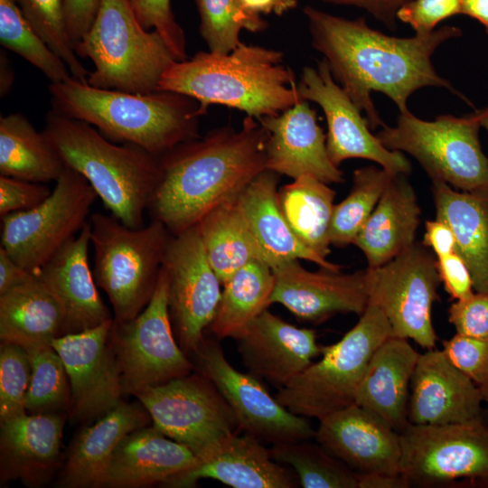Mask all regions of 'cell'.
Listing matches in <instances>:
<instances>
[{
	"mask_svg": "<svg viewBox=\"0 0 488 488\" xmlns=\"http://www.w3.org/2000/svg\"><path fill=\"white\" fill-rule=\"evenodd\" d=\"M399 474L409 487L488 488V423H408L400 432Z\"/></svg>",
	"mask_w": 488,
	"mask_h": 488,
	"instance_id": "obj_10",
	"label": "cell"
},
{
	"mask_svg": "<svg viewBox=\"0 0 488 488\" xmlns=\"http://www.w3.org/2000/svg\"><path fill=\"white\" fill-rule=\"evenodd\" d=\"M461 14L478 21L488 34V0H462Z\"/></svg>",
	"mask_w": 488,
	"mask_h": 488,
	"instance_id": "obj_57",
	"label": "cell"
},
{
	"mask_svg": "<svg viewBox=\"0 0 488 488\" xmlns=\"http://www.w3.org/2000/svg\"><path fill=\"white\" fill-rule=\"evenodd\" d=\"M130 3L141 24L158 32L177 61L186 60L185 34L174 18L171 0H130Z\"/></svg>",
	"mask_w": 488,
	"mask_h": 488,
	"instance_id": "obj_46",
	"label": "cell"
},
{
	"mask_svg": "<svg viewBox=\"0 0 488 488\" xmlns=\"http://www.w3.org/2000/svg\"><path fill=\"white\" fill-rule=\"evenodd\" d=\"M201 23L200 33L216 53H228L241 42L242 29L252 33L263 31L267 23L260 15L249 13L240 0H196Z\"/></svg>",
	"mask_w": 488,
	"mask_h": 488,
	"instance_id": "obj_42",
	"label": "cell"
},
{
	"mask_svg": "<svg viewBox=\"0 0 488 488\" xmlns=\"http://www.w3.org/2000/svg\"><path fill=\"white\" fill-rule=\"evenodd\" d=\"M153 426L189 447L202 459L240 429L232 410L215 386L192 372L135 395Z\"/></svg>",
	"mask_w": 488,
	"mask_h": 488,
	"instance_id": "obj_14",
	"label": "cell"
},
{
	"mask_svg": "<svg viewBox=\"0 0 488 488\" xmlns=\"http://www.w3.org/2000/svg\"><path fill=\"white\" fill-rule=\"evenodd\" d=\"M32 363V376L25 399V410L31 414L68 411L71 393L64 363L52 345L26 350Z\"/></svg>",
	"mask_w": 488,
	"mask_h": 488,
	"instance_id": "obj_41",
	"label": "cell"
},
{
	"mask_svg": "<svg viewBox=\"0 0 488 488\" xmlns=\"http://www.w3.org/2000/svg\"><path fill=\"white\" fill-rule=\"evenodd\" d=\"M421 211L406 174H395L353 245L364 254L368 267L381 266L416 241Z\"/></svg>",
	"mask_w": 488,
	"mask_h": 488,
	"instance_id": "obj_31",
	"label": "cell"
},
{
	"mask_svg": "<svg viewBox=\"0 0 488 488\" xmlns=\"http://www.w3.org/2000/svg\"><path fill=\"white\" fill-rule=\"evenodd\" d=\"M481 389L454 366L442 350L419 353L410 382L408 422L445 425L483 417Z\"/></svg>",
	"mask_w": 488,
	"mask_h": 488,
	"instance_id": "obj_21",
	"label": "cell"
},
{
	"mask_svg": "<svg viewBox=\"0 0 488 488\" xmlns=\"http://www.w3.org/2000/svg\"><path fill=\"white\" fill-rule=\"evenodd\" d=\"M326 4L356 6L369 12L388 28L396 27L399 9L409 0H323Z\"/></svg>",
	"mask_w": 488,
	"mask_h": 488,
	"instance_id": "obj_52",
	"label": "cell"
},
{
	"mask_svg": "<svg viewBox=\"0 0 488 488\" xmlns=\"http://www.w3.org/2000/svg\"><path fill=\"white\" fill-rule=\"evenodd\" d=\"M275 277L263 260H254L223 284L219 305L209 330L217 340L240 337L271 305Z\"/></svg>",
	"mask_w": 488,
	"mask_h": 488,
	"instance_id": "obj_36",
	"label": "cell"
},
{
	"mask_svg": "<svg viewBox=\"0 0 488 488\" xmlns=\"http://www.w3.org/2000/svg\"><path fill=\"white\" fill-rule=\"evenodd\" d=\"M114 319L80 333L54 339L70 381V418L92 422L114 408L123 396L120 375L109 343Z\"/></svg>",
	"mask_w": 488,
	"mask_h": 488,
	"instance_id": "obj_18",
	"label": "cell"
},
{
	"mask_svg": "<svg viewBox=\"0 0 488 488\" xmlns=\"http://www.w3.org/2000/svg\"><path fill=\"white\" fill-rule=\"evenodd\" d=\"M202 479H213L233 488H292L296 481L269 449L254 436L235 433L211 454L161 485L195 487Z\"/></svg>",
	"mask_w": 488,
	"mask_h": 488,
	"instance_id": "obj_25",
	"label": "cell"
},
{
	"mask_svg": "<svg viewBox=\"0 0 488 488\" xmlns=\"http://www.w3.org/2000/svg\"><path fill=\"white\" fill-rule=\"evenodd\" d=\"M283 56L282 52L243 42L228 53L198 52L189 60L174 61L158 90L195 99L202 116L211 105L237 108L257 119L277 115L303 100Z\"/></svg>",
	"mask_w": 488,
	"mask_h": 488,
	"instance_id": "obj_3",
	"label": "cell"
},
{
	"mask_svg": "<svg viewBox=\"0 0 488 488\" xmlns=\"http://www.w3.org/2000/svg\"><path fill=\"white\" fill-rule=\"evenodd\" d=\"M191 356L195 371L215 386L243 432L271 446L314 437L315 430L306 418L280 404L259 378L236 370L228 361L219 340L204 336Z\"/></svg>",
	"mask_w": 488,
	"mask_h": 488,
	"instance_id": "obj_15",
	"label": "cell"
},
{
	"mask_svg": "<svg viewBox=\"0 0 488 488\" xmlns=\"http://www.w3.org/2000/svg\"><path fill=\"white\" fill-rule=\"evenodd\" d=\"M448 322L456 333L488 339V292L455 301L448 308Z\"/></svg>",
	"mask_w": 488,
	"mask_h": 488,
	"instance_id": "obj_48",
	"label": "cell"
},
{
	"mask_svg": "<svg viewBox=\"0 0 488 488\" xmlns=\"http://www.w3.org/2000/svg\"><path fill=\"white\" fill-rule=\"evenodd\" d=\"M267 129L250 116L239 129L221 127L160 156L161 182L148 207L171 235L237 197L266 170Z\"/></svg>",
	"mask_w": 488,
	"mask_h": 488,
	"instance_id": "obj_2",
	"label": "cell"
},
{
	"mask_svg": "<svg viewBox=\"0 0 488 488\" xmlns=\"http://www.w3.org/2000/svg\"><path fill=\"white\" fill-rule=\"evenodd\" d=\"M0 43L41 70L51 83L71 78L65 62L33 29L16 0H0Z\"/></svg>",
	"mask_w": 488,
	"mask_h": 488,
	"instance_id": "obj_40",
	"label": "cell"
},
{
	"mask_svg": "<svg viewBox=\"0 0 488 488\" xmlns=\"http://www.w3.org/2000/svg\"><path fill=\"white\" fill-rule=\"evenodd\" d=\"M376 134L389 150L414 157L431 181L463 192L488 188V158L483 152L480 121L474 112L458 117L442 115L433 121L399 113L394 127L383 125Z\"/></svg>",
	"mask_w": 488,
	"mask_h": 488,
	"instance_id": "obj_9",
	"label": "cell"
},
{
	"mask_svg": "<svg viewBox=\"0 0 488 488\" xmlns=\"http://www.w3.org/2000/svg\"><path fill=\"white\" fill-rule=\"evenodd\" d=\"M65 416L24 412L0 422L1 484L20 480L41 487L61 465Z\"/></svg>",
	"mask_w": 488,
	"mask_h": 488,
	"instance_id": "obj_24",
	"label": "cell"
},
{
	"mask_svg": "<svg viewBox=\"0 0 488 488\" xmlns=\"http://www.w3.org/2000/svg\"><path fill=\"white\" fill-rule=\"evenodd\" d=\"M65 164L43 132L20 112L0 117V174L33 183L56 182Z\"/></svg>",
	"mask_w": 488,
	"mask_h": 488,
	"instance_id": "obj_35",
	"label": "cell"
},
{
	"mask_svg": "<svg viewBox=\"0 0 488 488\" xmlns=\"http://www.w3.org/2000/svg\"><path fill=\"white\" fill-rule=\"evenodd\" d=\"M42 132L65 166L89 183L111 215L128 227L144 226L162 178L159 156L133 144L113 142L91 125L52 109Z\"/></svg>",
	"mask_w": 488,
	"mask_h": 488,
	"instance_id": "obj_5",
	"label": "cell"
},
{
	"mask_svg": "<svg viewBox=\"0 0 488 488\" xmlns=\"http://www.w3.org/2000/svg\"><path fill=\"white\" fill-rule=\"evenodd\" d=\"M109 343L118 367L123 396H135L195 371L173 330L168 278L163 265L147 305L131 320L113 321Z\"/></svg>",
	"mask_w": 488,
	"mask_h": 488,
	"instance_id": "obj_11",
	"label": "cell"
},
{
	"mask_svg": "<svg viewBox=\"0 0 488 488\" xmlns=\"http://www.w3.org/2000/svg\"><path fill=\"white\" fill-rule=\"evenodd\" d=\"M436 219L452 229L456 252L466 263L475 292H488V188L458 191L431 181Z\"/></svg>",
	"mask_w": 488,
	"mask_h": 488,
	"instance_id": "obj_32",
	"label": "cell"
},
{
	"mask_svg": "<svg viewBox=\"0 0 488 488\" xmlns=\"http://www.w3.org/2000/svg\"><path fill=\"white\" fill-rule=\"evenodd\" d=\"M422 243L435 254L436 258L456 250V240L452 229L438 219L426 221Z\"/></svg>",
	"mask_w": 488,
	"mask_h": 488,
	"instance_id": "obj_53",
	"label": "cell"
},
{
	"mask_svg": "<svg viewBox=\"0 0 488 488\" xmlns=\"http://www.w3.org/2000/svg\"><path fill=\"white\" fill-rule=\"evenodd\" d=\"M474 113L476 114L482 127H484L488 133V106L482 109H477Z\"/></svg>",
	"mask_w": 488,
	"mask_h": 488,
	"instance_id": "obj_59",
	"label": "cell"
},
{
	"mask_svg": "<svg viewBox=\"0 0 488 488\" xmlns=\"http://www.w3.org/2000/svg\"><path fill=\"white\" fill-rule=\"evenodd\" d=\"M408 481L400 474H358V488H408Z\"/></svg>",
	"mask_w": 488,
	"mask_h": 488,
	"instance_id": "obj_55",
	"label": "cell"
},
{
	"mask_svg": "<svg viewBox=\"0 0 488 488\" xmlns=\"http://www.w3.org/2000/svg\"><path fill=\"white\" fill-rule=\"evenodd\" d=\"M32 376V363L23 346L1 342L0 422L26 412L25 399Z\"/></svg>",
	"mask_w": 488,
	"mask_h": 488,
	"instance_id": "obj_44",
	"label": "cell"
},
{
	"mask_svg": "<svg viewBox=\"0 0 488 488\" xmlns=\"http://www.w3.org/2000/svg\"><path fill=\"white\" fill-rule=\"evenodd\" d=\"M278 175L264 170L238 196L262 259L271 268L286 261L305 259L321 268L340 271L342 266L306 247L290 229L277 202Z\"/></svg>",
	"mask_w": 488,
	"mask_h": 488,
	"instance_id": "obj_30",
	"label": "cell"
},
{
	"mask_svg": "<svg viewBox=\"0 0 488 488\" xmlns=\"http://www.w3.org/2000/svg\"><path fill=\"white\" fill-rule=\"evenodd\" d=\"M418 356L408 339L388 337L373 352L354 403L399 433L409 423L410 382Z\"/></svg>",
	"mask_w": 488,
	"mask_h": 488,
	"instance_id": "obj_29",
	"label": "cell"
},
{
	"mask_svg": "<svg viewBox=\"0 0 488 488\" xmlns=\"http://www.w3.org/2000/svg\"><path fill=\"white\" fill-rule=\"evenodd\" d=\"M238 196L211 210L195 225L221 284L249 263L263 260Z\"/></svg>",
	"mask_w": 488,
	"mask_h": 488,
	"instance_id": "obj_34",
	"label": "cell"
},
{
	"mask_svg": "<svg viewBox=\"0 0 488 488\" xmlns=\"http://www.w3.org/2000/svg\"><path fill=\"white\" fill-rule=\"evenodd\" d=\"M486 405H487V411H488V402L486 403ZM487 415H488V412H487Z\"/></svg>",
	"mask_w": 488,
	"mask_h": 488,
	"instance_id": "obj_60",
	"label": "cell"
},
{
	"mask_svg": "<svg viewBox=\"0 0 488 488\" xmlns=\"http://www.w3.org/2000/svg\"><path fill=\"white\" fill-rule=\"evenodd\" d=\"M198 457L155 426L136 429L118 443L106 468L102 487L138 488L162 484L193 466Z\"/></svg>",
	"mask_w": 488,
	"mask_h": 488,
	"instance_id": "obj_27",
	"label": "cell"
},
{
	"mask_svg": "<svg viewBox=\"0 0 488 488\" xmlns=\"http://www.w3.org/2000/svg\"><path fill=\"white\" fill-rule=\"evenodd\" d=\"M269 452L293 468L304 488H358V474L311 439L273 445Z\"/></svg>",
	"mask_w": 488,
	"mask_h": 488,
	"instance_id": "obj_39",
	"label": "cell"
},
{
	"mask_svg": "<svg viewBox=\"0 0 488 488\" xmlns=\"http://www.w3.org/2000/svg\"><path fill=\"white\" fill-rule=\"evenodd\" d=\"M34 275L20 266L2 246L0 247V295L26 282Z\"/></svg>",
	"mask_w": 488,
	"mask_h": 488,
	"instance_id": "obj_54",
	"label": "cell"
},
{
	"mask_svg": "<svg viewBox=\"0 0 488 488\" xmlns=\"http://www.w3.org/2000/svg\"><path fill=\"white\" fill-rule=\"evenodd\" d=\"M395 174L374 165L353 172L349 194L333 207L329 229L331 246L353 244Z\"/></svg>",
	"mask_w": 488,
	"mask_h": 488,
	"instance_id": "obj_38",
	"label": "cell"
},
{
	"mask_svg": "<svg viewBox=\"0 0 488 488\" xmlns=\"http://www.w3.org/2000/svg\"><path fill=\"white\" fill-rule=\"evenodd\" d=\"M89 221L35 275L60 303L66 334L94 328L112 319L98 291L89 263Z\"/></svg>",
	"mask_w": 488,
	"mask_h": 488,
	"instance_id": "obj_26",
	"label": "cell"
},
{
	"mask_svg": "<svg viewBox=\"0 0 488 488\" xmlns=\"http://www.w3.org/2000/svg\"><path fill=\"white\" fill-rule=\"evenodd\" d=\"M258 120L268 133L267 170L293 179L311 175L328 184L343 181V172L328 155L326 135L307 100Z\"/></svg>",
	"mask_w": 488,
	"mask_h": 488,
	"instance_id": "obj_22",
	"label": "cell"
},
{
	"mask_svg": "<svg viewBox=\"0 0 488 488\" xmlns=\"http://www.w3.org/2000/svg\"><path fill=\"white\" fill-rule=\"evenodd\" d=\"M392 335L375 305L368 303L357 324L335 343L323 346L312 362L275 398L292 413L318 420L355 402V395L375 350Z\"/></svg>",
	"mask_w": 488,
	"mask_h": 488,
	"instance_id": "obj_8",
	"label": "cell"
},
{
	"mask_svg": "<svg viewBox=\"0 0 488 488\" xmlns=\"http://www.w3.org/2000/svg\"><path fill=\"white\" fill-rule=\"evenodd\" d=\"M89 223L95 281L112 305L114 321L131 320L154 295L172 235L156 220L131 228L111 214L96 212Z\"/></svg>",
	"mask_w": 488,
	"mask_h": 488,
	"instance_id": "obj_7",
	"label": "cell"
},
{
	"mask_svg": "<svg viewBox=\"0 0 488 488\" xmlns=\"http://www.w3.org/2000/svg\"><path fill=\"white\" fill-rule=\"evenodd\" d=\"M249 372L282 388L321 355L316 332L296 327L267 309L237 340Z\"/></svg>",
	"mask_w": 488,
	"mask_h": 488,
	"instance_id": "obj_23",
	"label": "cell"
},
{
	"mask_svg": "<svg viewBox=\"0 0 488 488\" xmlns=\"http://www.w3.org/2000/svg\"><path fill=\"white\" fill-rule=\"evenodd\" d=\"M462 0H409L397 19L409 24L416 34H428L442 21L461 14Z\"/></svg>",
	"mask_w": 488,
	"mask_h": 488,
	"instance_id": "obj_47",
	"label": "cell"
},
{
	"mask_svg": "<svg viewBox=\"0 0 488 488\" xmlns=\"http://www.w3.org/2000/svg\"><path fill=\"white\" fill-rule=\"evenodd\" d=\"M152 421L138 402L123 399L89 427L82 428L70 446L58 486L62 488H100L111 455L130 432Z\"/></svg>",
	"mask_w": 488,
	"mask_h": 488,
	"instance_id": "obj_28",
	"label": "cell"
},
{
	"mask_svg": "<svg viewBox=\"0 0 488 488\" xmlns=\"http://www.w3.org/2000/svg\"><path fill=\"white\" fill-rule=\"evenodd\" d=\"M297 88L303 99L318 104L324 113L327 153L336 166L345 160L361 158L393 174H410L409 161L401 152L385 147L371 132L362 112L334 80L324 59L316 69H303Z\"/></svg>",
	"mask_w": 488,
	"mask_h": 488,
	"instance_id": "obj_17",
	"label": "cell"
},
{
	"mask_svg": "<svg viewBox=\"0 0 488 488\" xmlns=\"http://www.w3.org/2000/svg\"><path fill=\"white\" fill-rule=\"evenodd\" d=\"M272 270L271 304L284 305L300 320L319 324L338 313L361 315L368 305L365 269L352 274L324 268L313 272L298 260H290Z\"/></svg>",
	"mask_w": 488,
	"mask_h": 488,
	"instance_id": "obj_19",
	"label": "cell"
},
{
	"mask_svg": "<svg viewBox=\"0 0 488 488\" xmlns=\"http://www.w3.org/2000/svg\"><path fill=\"white\" fill-rule=\"evenodd\" d=\"M445 355L483 392L488 402V339L455 333L442 342Z\"/></svg>",
	"mask_w": 488,
	"mask_h": 488,
	"instance_id": "obj_45",
	"label": "cell"
},
{
	"mask_svg": "<svg viewBox=\"0 0 488 488\" xmlns=\"http://www.w3.org/2000/svg\"><path fill=\"white\" fill-rule=\"evenodd\" d=\"M168 278V311L175 338L191 356L216 314L221 282L210 265L194 226L172 235L163 261Z\"/></svg>",
	"mask_w": 488,
	"mask_h": 488,
	"instance_id": "obj_16",
	"label": "cell"
},
{
	"mask_svg": "<svg viewBox=\"0 0 488 488\" xmlns=\"http://www.w3.org/2000/svg\"><path fill=\"white\" fill-rule=\"evenodd\" d=\"M369 303L387 317L392 336L414 341L427 350L438 337L432 323V307L439 300L441 284L436 258L422 242L389 262L365 269Z\"/></svg>",
	"mask_w": 488,
	"mask_h": 488,
	"instance_id": "obj_13",
	"label": "cell"
},
{
	"mask_svg": "<svg viewBox=\"0 0 488 488\" xmlns=\"http://www.w3.org/2000/svg\"><path fill=\"white\" fill-rule=\"evenodd\" d=\"M75 51L94 64L88 84L131 93L157 91L163 75L177 61L161 34L141 24L130 0H100Z\"/></svg>",
	"mask_w": 488,
	"mask_h": 488,
	"instance_id": "obj_6",
	"label": "cell"
},
{
	"mask_svg": "<svg viewBox=\"0 0 488 488\" xmlns=\"http://www.w3.org/2000/svg\"><path fill=\"white\" fill-rule=\"evenodd\" d=\"M64 334L62 307L36 275L0 295L1 342L28 350Z\"/></svg>",
	"mask_w": 488,
	"mask_h": 488,
	"instance_id": "obj_33",
	"label": "cell"
},
{
	"mask_svg": "<svg viewBox=\"0 0 488 488\" xmlns=\"http://www.w3.org/2000/svg\"><path fill=\"white\" fill-rule=\"evenodd\" d=\"M51 193L44 183L0 175V217L33 209Z\"/></svg>",
	"mask_w": 488,
	"mask_h": 488,
	"instance_id": "obj_49",
	"label": "cell"
},
{
	"mask_svg": "<svg viewBox=\"0 0 488 488\" xmlns=\"http://www.w3.org/2000/svg\"><path fill=\"white\" fill-rule=\"evenodd\" d=\"M303 12L313 47L323 54L334 80L365 113L371 129L385 125L371 99L373 91L389 97L399 113L408 111V98L424 87L445 88L464 98L432 63L442 43L462 35L460 28L447 25L402 38L372 29L364 17L350 20L311 5Z\"/></svg>",
	"mask_w": 488,
	"mask_h": 488,
	"instance_id": "obj_1",
	"label": "cell"
},
{
	"mask_svg": "<svg viewBox=\"0 0 488 488\" xmlns=\"http://www.w3.org/2000/svg\"><path fill=\"white\" fill-rule=\"evenodd\" d=\"M7 57L1 52V96H5L11 89L14 80L13 70Z\"/></svg>",
	"mask_w": 488,
	"mask_h": 488,
	"instance_id": "obj_58",
	"label": "cell"
},
{
	"mask_svg": "<svg viewBox=\"0 0 488 488\" xmlns=\"http://www.w3.org/2000/svg\"><path fill=\"white\" fill-rule=\"evenodd\" d=\"M335 192L311 175H303L277 191L279 208L296 236L326 258Z\"/></svg>",
	"mask_w": 488,
	"mask_h": 488,
	"instance_id": "obj_37",
	"label": "cell"
},
{
	"mask_svg": "<svg viewBox=\"0 0 488 488\" xmlns=\"http://www.w3.org/2000/svg\"><path fill=\"white\" fill-rule=\"evenodd\" d=\"M23 14L45 43L65 62L73 79L88 83L89 71L70 39L64 0H16Z\"/></svg>",
	"mask_w": 488,
	"mask_h": 488,
	"instance_id": "obj_43",
	"label": "cell"
},
{
	"mask_svg": "<svg viewBox=\"0 0 488 488\" xmlns=\"http://www.w3.org/2000/svg\"><path fill=\"white\" fill-rule=\"evenodd\" d=\"M314 438L357 474H399V433L356 403L320 419Z\"/></svg>",
	"mask_w": 488,
	"mask_h": 488,
	"instance_id": "obj_20",
	"label": "cell"
},
{
	"mask_svg": "<svg viewBox=\"0 0 488 488\" xmlns=\"http://www.w3.org/2000/svg\"><path fill=\"white\" fill-rule=\"evenodd\" d=\"M52 110L84 121L116 143L133 144L162 156L199 136V103L165 90L131 93L104 89L72 77L50 83Z\"/></svg>",
	"mask_w": 488,
	"mask_h": 488,
	"instance_id": "obj_4",
	"label": "cell"
},
{
	"mask_svg": "<svg viewBox=\"0 0 488 488\" xmlns=\"http://www.w3.org/2000/svg\"><path fill=\"white\" fill-rule=\"evenodd\" d=\"M436 267L445 290L455 301L464 300L475 292L471 272L456 251L436 258Z\"/></svg>",
	"mask_w": 488,
	"mask_h": 488,
	"instance_id": "obj_50",
	"label": "cell"
},
{
	"mask_svg": "<svg viewBox=\"0 0 488 488\" xmlns=\"http://www.w3.org/2000/svg\"><path fill=\"white\" fill-rule=\"evenodd\" d=\"M99 2L100 0H64L67 28L74 49L91 26Z\"/></svg>",
	"mask_w": 488,
	"mask_h": 488,
	"instance_id": "obj_51",
	"label": "cell"
},
{
	"mask_svg": "<svg viewBox=\"0 0 488 488\" xmlns=\"http://www.w3.org/2000/svg\"><path fill=\"white\" fill-rule=\"evenodd\" d=\"M97 198L89 183L65 166L43 202L1 218V246L20 266L36 274L82 230Z\"/></svg>",
	"mask_w": 488,
	"mask_h": 488,
	"instance_id": "obj_12",
	"label": "cell"
},
{
	"mask_svg": "<svg viewBox=\"0 0 488 488\" xmlns=\"http://www.w3.org/2000/svg\"><path fill=\"white\" fill-rule=\"evenodd\" d=\"M241 4L249 13L260 15L261 14H276L277 15L295 8L297 0H240Z\"/></svg>",
	"mask_w": 488,
	"mask_h": 488,
	"instance_id": "obj_56",
	"label": "cell"
}]
</instances>
